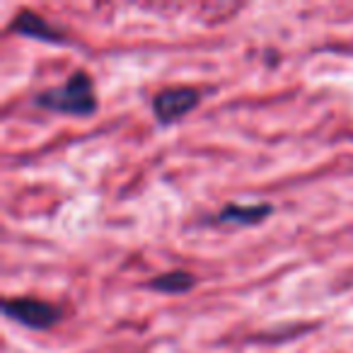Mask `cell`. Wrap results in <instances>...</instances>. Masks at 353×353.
<instances>
[{
    "label": "cell",
    "mask_w": 353,
    "mask_h": 353,
    "mask_svg": "<svg viewBox=\"0 0 353 353\" xmlns=\"http://www.w3.org/2000/svg\"><path fill=\"white\" fill-rule=\"evenodd\" d=\"M34 104L49 112L70 114V117H90L97 109V97H94L90 75L85 70H75L61 88H51L37 94Z\"/></svg>",
    "instance_id": "6da1fadb"
},
{
    "label": "cell",
    "mask_w": 353,
    "mask_h": 353,
    "mask_svg": "<svg viewBox=\"0 0 353 353\" xmlns=\"http://www.w3.org/2000/svg\"><path fill=\"white\" fill-rule=\"evenodd\" d=\"M3 312L30 329H51L61 319L59 310L39 298H8L3 303Z\"/></svg>",
    "instance_id": "7a4b0ae2"
},
{
    "label": "cell",
    "mask_w": 353,
    "mask_h": 353,
    "mask_svg": "<svg viewBox=\"0 0 353 353\" xmlns=\"http://www.w3.org/2000/svg\"><path fill=\"white\" fill-rule=\"evenodd\" d=\"M199 107V92L194 88H170L162 90L152 99V112L160 123H174Z\"/></svg>",
    "instance_id": "3957f363"
},
{
    "label": "cell",
    "mask_w": 353,
    "mask_h": 353,
    "mask_svg": "<svg viewBox=\"0 0 353 353\" xmlns=\"http://www.w3.org/2000/svg\"><path fill=\"white\" fill-rule=\"evenodd\" d=\"M12 32L17 34H25V37H32V39H41V41H51V44H63L65 41V34L61 30H56L54 25H49V20L44 17L34 15L30 10H22L15 15L10 25Z\"/></svg>",
    "instance_id": "277c9868"
},
{
    "label": "cell",
    "mask_w": 353,
    "mask_h": 353,
    "mask_svg": "<svg viewBox=\"0 0 353 353\" xmlns=\"http://www.w3.org/2000/svg\"><path fill=\"white\" fill-rule=\"evenodd\" d=\"M274 208L269 203H230L216 216V223H228V225H256L264 218L271 216Z\"/></svg>",
    "instance_id": "5b68a950"
},
{
    "label": "cell",
    "mask_w": 353,
    "mask_h": 353,
    "mask_svg": "<svg viewBox=\"0 0 353 353\" xmlns=\"http://www.w3.org/2000/svg\"><path fill=\"white\" fill-rule=\"evenodd\" d=\"M194 283H196V279L192 274H187V271H167V274L155 276L150 281V288H155L157 293L172 295V293H187Z\"/></svg>",
    "instance_id": "8992f818"
}]
</instances>
